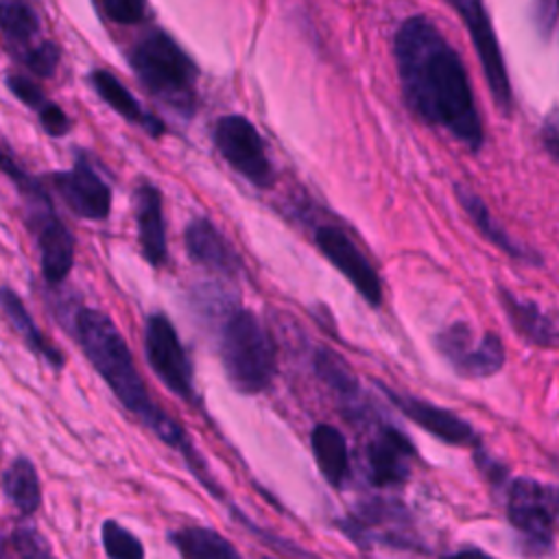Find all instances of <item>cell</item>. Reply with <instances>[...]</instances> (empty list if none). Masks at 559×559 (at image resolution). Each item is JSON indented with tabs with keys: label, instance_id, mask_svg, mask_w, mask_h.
Returning a JSON list of instances; mask_svg holds the SVG:
<instances>
[{
	"label": "cell",
	"instance_id": "1",
	"mask_svg": "<svg viewBox=\"0 0 559 559\" xmlns=\"http://www.w3.org/2000/svg\"><path fill=\"white\" fill-rule=\"evenodd\" d=\"M393 55L406 107L424 124L480 151L485 129L467 70L435 22L421 13L406 17L393 35Z\"/></svg>",
	"mask_w": 559,
	"mask_h": 559
},
{
	"label": "cell",
	"instance_id": "2",
	"mask_svg": "<svg viewBox=\"0 0 559 559\" xmlns=\"http://www.w3.org/2000/svg\"><path fill=\"white\" fill-rule=\"evenodd\" d=\"M72 334L118 402L129 413L140 417L142 424H146V419L159 406L151 402L148 391L135 369L131 349L116 323L96 308H79L72 317Z\"/></svg>",
	"mask_w": 559,
	"mask_h": 559
},
{
	"label": "cell",
	"instance_id": "3",
	"mask_svg": "<svg viewBox=\"0 0 559 559\" xmlns=\"http://www.w3.org/2000/svg\"><path fill=\"white\" fill-rule=\"evenodd\" d=\"M129 63L142 85L179 116L197 109V66L164 31H148L129 50Z\"/></svg>",
	"mask_w": 559,
	"mask_h": 559
},
{
	"label": "cell",
	"instance_id": "4",
	"mask_svg": "<svg viewBox=\"0 0 559 559\" xmlns=\"http://www.w3.org/2000/svg\"><path fill=\"white\" fill-rule=\"evenodd\" d=\"M218 352L227 380L236 391L255 395L273 382L277 369L275 343L251 310L234 306L221 319Z\"/></svg>",
	"mask_w": 559,
	"mask_h": 559
},
{
	"label": "cell",
	"instance_id": "5",
	"mask_svg": "<svg viewBox=\"0 0 559 559\" xmlns=\"http://www.w3.org/2000/svg\"><path fill=\"white\" fill-rule=\"evenodd\" d=\"M0 170L15 183L24 199L26 225L39 249L41 271L48 284H61L74 264V236L61 223L44 186L33 179L11 155L0 148Z\"/></svg>",
	"mask_w": 559,
	"mask_h": 559
},
{
	"label": "cell",
	"instance_id": "6",
	"mask_svg": "<svg viewBox=\"0 0 559 559\" xmlns=\"http://www.w3.org/2000/svg\"><path fill=\"white\" fill-rule=\"evenodd\" d=\"M507 518L518 535L520 550L544 557L552 548L559 524V485L515 478L507 489Z\"/></svg>",
	"mask_w": 559,
	"mask_h": 559
},
{
	"label": "cell",
	"instance_id": "7",
	"mask_svg": "<svg viewBox=\"0 0 559 559\" xmlns=\"http://www.w3.org/2000/svg\"><path fill=\"white\" fill-rule=\"evenodd\" d=\"M214 144L223 159L255 188H271L275 170L255 124L240 114H227L214 124Z\"/></svg>",
	"mask_w": 559,
	"mask_h": 559
},
{
	"label": "cell",
	"instance_id": "8",
	"mask_svg": "<svg viewBox=\"0 0 559 559\" xmlns=\"http://www.w3.org/2000/svg\"><path fill=\"white\" fill-rule=\"evenodd\" d=\"M435 347L450 362V367L469 380L489 378L504 365V345L498 334L485 332L480 336L463 323H450L435 336Z\"/></svg>",
	"mask_w": 559,
	"mask_h": 559
},
{
	"label": "cell",
	"instance_id": "9",
	"mask_svg": "<svg viewBox=\"0 0 559 559\" xmlns=\"http://www.w3.org/2000/svg\"><path fill=\"white\" fill-rule=\"evenodd\" d=\"M459 17L465 22V28L469 33V39L476 48V55L480 59L487 87L491 90L493 103L502 109L504 116L513 109V94L509 83L507 63L491 24V17L487 13V7L483 0H445Z\"/></svg>",
	"mask_w": 559,
	"mask_h": 559
},
{
	"label": "cell",
	"instance_id": "10",
	"mask_svg": "<svg viewBox=\"0 0 559 559\" xmlns=\"http://www.w3.org/2000/svg\"><path fill=\"white\" fill-rule=\"evenodd\" d=\"M144 352L151 369L170 393L186 402L194 400L192 365L166 314L155 312L148 317L144 325Z\"/></svg>",
	"mask_w": 559,
	"mask_h": 559
},
{
	"label": "cell",
	"instance_id": "11",
	"mask_svg": "<svg viewBox=\"0 0 559 559\" xmlns=\"http://www.w3.org/2000/svg\"><path fill=\"white\" fill-rule=\"evenodd\" d=\"M312 240L321 255L360 293L369 306L378 308L382 304V282L376 266L343 227L321 223L314 227Z\"/></svg>",
	"mask_w": 559,
	"mask_h": 559
},
{
	"label": "cell",
	"instance_id": "12",
	"mask_svg": "<svg viewBox=\"0 0 559 559\" xmlns=\"http://www.w3.org/2000/svg\"><path fill=\"white\" fill-rule=\"evenodd\" d=\"M341 531L354 539V544L367 548L369 544H389L397 548H413L411 515L400 502L373 498L356 507L341 524Z\"/></svg>",
	"mask_w": 559,
	"mask_h": 559
},
{
	"label": "cell",
	"instance_id": "13",
	"mask_svg": "<svg viewBox=\"0 0 559 559\" xmlns=\"http://www.w3.org/2000/svg\"><path fill=\"white\" fill-rule=\"evenodd\" d=\"M52 186L66 205L81 218L105 221L111 212V190L85 157H76L70 170L55 173Z\"/></svg>",
	"mask_w": 559,
	"mask_h": 559
},
{
	"label": "cell",
	"instance_id": "14",
	"mask_svg": "<svg viewBox=\"0 0 559 559\" xmlns=\"http://www.w3.org/2000/svg\"><path fill=\"white\" fill-rule=\"evenodd\" d=\"M415 448L408 437L389 424H382L367 443V469L371 485L386 489L400 487L411 476V459Z\"/></svg>",
	"mask_w": 559,
	"mask_h": 559
},
{
	"label": "cell",
	"instance_id": "15",
	"mask_svg": "<svg viewBox=\"0 0 559 559\" xmlns=\"http://www.w3.org/2000/svg\"><path fill=\"white\" fill-rule=\"evenodd\" d=\"M382 391L400 408L402 415H406L413 424L428 430L437 439H441L450 445H478L476 430L465 419H461L456 413L441 408L432 402L413 397V395H402L386 386H382Z\"/></svg>",
	"mask_w": 559,
	"mask_h": 559
},
{
	"label": "cell",
	"instance_id": "16",
	"mask_svg": "<svg viewBox=\"0 0 559 559\" xmlns=\"http://www.w3.org/2000/svg\"><path fill=\"white\" fill-rule=\"evenodd\" d=\"M188 255L199 266L218 273L223 277H238L242 271V262L238 253L231 249V245L225 240V236L207 221V218H194L186 227L183 236Z\"/></svg>",
	"mask_w": 559,
	"mask_h": 559
},
{
	"label": "cell",
	"instance_id": "17",
	"mask_svg": "<svg viewBox=\"0 0 559 559\" xmlns=\"http://www.w3.org/2000/svg\"><path fill=\"white\" fill-rule=\"evenodd\" d=\"M133 205L142 253L146 262H151L153 266H162L168 258L162 194L153 183L142 181L133 192Z\"/></svg>",
	"mask_w": 559,
	"mask_h": 559
},
{
	"label": "cell",
	"instance_id": "18",
	"mask_svg": "<svg viewBox=\"0 0 559 559\" xmlns=\"http://www.w3.org/2000/svg\"><path fill=\"white\" fill-rule=\"evenodd\" d=\"M500 304L513 330L531 345L537 347H559V325L531 299H522L520 295L498 288Z\"/></svg>",
	"mask_w": 559,
	"mask_h": 559
},
{
	"label": "cell",
	"instance_id": "19",
	"mask_svg": "<svg viewBox=\"0 0 559 559\" xmlns=\"http://www.w3.org/2000/svg\"><path fill=\"white\" fill-rule=\"evenodd\" d=\"M456 192V199L461 203V207L465 210V214L469 216V221L476 225V229L493 245L498 247L500 251H504L507 255L520 260V262H526V264H542V255L535 251V249H528L524 245H520L518 240H513V236L491 216L489 207L485 205V201L472 192L469 188L456 183L454 188Z\"/></svg>",
	"mask_w": 559,
	"mask_h": 559
},
{
	"label": "cell",
	"instance_id": "20",
	"mask_svg": "<svg viewBox=\"0 0 559 559\" xmlns=\"http://www.w3.org/2000/svg\"><path fill=\"white\" fill-rule=\"evenodd\" d=\"M0 35L17 61L44 41L39 13L31 0H0Z\"/></svg>",
	"mask_w": 559,
	"mask_h": 559
},
{
	"label": "cell",
	"instance_id": "21",
	"mask_svg": "<svg viewBox=\"0 0 559 559\" xmlns=\"http://www.w3.org/2000/svg\"><path fill=\"white\" fill-rule=\"evenodd\" d=\"M90 85L100 96V100H105L118 116H122L124 120L142 127L153 138L164 135L166 124L155 114L144 111L142 105L133 98V94L111 72L94 70L90 74Z\"/></svg>",
	"mask_w": 559,
	"mask_h": 559
},
{
	"label": "cell",
	"instance_id": "22",
	"mask_svg": "<svg viewBox=\"0 0 559 559\" xmlns=\"http://www.w3.org/2000/svg\"><path fill=\"white\" fill-rule=\"evenodd\" d=\"M310 445L323 478L332 487L343 489L352 478V463L347 441L341 430L332 424H317L310 432Z\"/></svg>",
	"mask_w": 559,
	"mask_h": 559
},
{
	"label": "cell",
	"instance_id": "23",
	"mask_svg": "<svg viewBox=\"0 0 559 559\" xmlns=\"http://www.w3.org/2000/svg\"><path fill=\"white\" fill-rule=\"evenodd\" d=\"M0 308L7 314V319L11 321L13 330L24 338V343L39 354L41 358H46L52 367H63V354L41 334V330L35 325L28 308L24 306L22 297L17 293H13L9 286L0 288Z\"/></svg>",
	"mask_w": 559,
	"mask_h": 559
},
{
	"label": "cell",
	"instance_id": "24",
	"mask_svg": "<svg viewBox=\"0 0 559 559\" xmlns=\"http://www.w3.org/2000/svg\"><path fill=\"white\" fill-rule=\"evenodd\" d=\"M2 491L9 502L22 513L33 515L41 507V483L35 465L26 456H17L2 472Z\"/></svg>",
	"mask_w": 559,
	"mask_h": 559
},
{
	"label": "cell",
	"instance_id": "25",
	"mask_svg": "<svg viewBox=\"0 0 559 559\" xmlns=\"http://www.w3.org/2000/svg\"><path fill=\"white\" fill-rule=\"evenodd\" d=\"M312 367L319 380L345 404L354 411H362L360 402V384L354 371L347 367V362L330 352L328 347H319L312 356Z\"/></svg>",
	"mask_w": 559,
	"mask_h": 559
},
{
	"label": "cell",
	"instance_id": "26",
	"mask_svg": "<svg viewBox=\"0 0 559 559\" xmlns=\"http://www.w3.org/2000/svg\"><path fill=\"white\" fill-rule=\"evenodd\" d=\"M170 542L183 559H242L227 537L205 526L177 528Z\"/></svg>",
	"mask_w": 559,
	"mask_h": 559
},
{
	"label": "cell",
	"instance_id": "27",
	"mask_svg": "<svg viewBox=\"0 0 559 559\" xmlns=\"http://www.w3.org/2000/svg\"><path fill=\"white\" fill-rule=\"evenodd\" d=\"M100 539L109 559H144L142 542L118 520H105L100 526Z\"/></svg>",
	"mask_w": 559,
	"mask_h": 559
},
{
	"label": "cell",
	"instance_id": "28",
	"mask_svg": "<svg viewBox=\"0 0 559 559\" xmlns=\"http://www.w3.org/2000/svg\"><path fill=\"white\" fill-rule=\"evenodd\" d=\"M94 4L109 22L120 26L142 24L148 15L146 0H94Z\"/></svg>",
	"mask_w": 559,
	"mask_h": 559
},
{
	"label": "cell",
	"instance_id": "29",
	"mask_svg": "<svg viewBox=\"0 0 559 559\" xmlns=\"http://www.w3.org/2000/svg\"><path fill=\"white\" fill-rule=\"evenodd\" d=\"M13 548L22 559H57L55 550L50 548L48 539L33 526L22 524L13 531Z\"/></svg>",
	"mask_w": 559,
	"mask_h": 559
},
{
	"label": "cell",
	"instance_id": "30",
	"mask_svg": "<svg viewBox=\"0 0 559 559\" xmlns=\"http://www.w3.org/2000/svg\"><path fill=\"white\" fill-rule=\"evenodd\" d=\"M59 59H61V50L55 41L50 39H44L39 46H35L31 52H26L20 63L35 76L39 79H48L57 72V66H59Z\"/></svg>",
	"mask_w": 559,
	"mask_h": 559
},
{
	"label": "cell",
	"instance_id": "31",
	"mask_svg": "<svg viewBox=\"0 0 559 559\" xmlns=\"http://www.w3.org/2000/svg\"><path fill=\"white\" fill-rule=\"evenodd\" d=\"M7 87L31 109H39L46 103L44 90L28 76L24 74H9L7 76Z\"/></svg>",
	"mask_w": 559,
	"mask_h": 559
},
{
	"label": "cell",
	"instance_id": "32",
	"mask_svg": "<svg viewBox=\"0 0 559 559\" xmlns=\"http://www.w3.org/2000/svg\"><path fill=\"white\" fill-rule=\"evenodd\" d=\"M559 24V0H533V26L548 39Z\"/></svg>",
	"mask_w": 559,
	"mask_h": 559
},
{
	"label": "cell",
	"instance_id": "33",
	"mask_svg": "<svg viewBox=\"0 0 559 559\" xmlns=\"http://www.w3.org/2000/svg\"><path fill=\"white\" fill-rule=\"evenodd\" d=\"M37 116H39V122L44 127V131L48 135H55V138H61L68 133L70 129V118L66 116V111L57 105V103H50L46 100L39 109H37Z\"/></svg>",
	"mask_w": 559,
	"mask_h": 559
},
{
	"label": "cell",
	"instance_id": "34",
	"mask_svg": "<svg viewBox=\"0 0 559 559\" xmlns=\"http://www.w3.org/2000/svg\"><path fill=\"white\" fill-rule=\"evenodd\" d=\"M542 142H544V148L548 151V155L559 162V120L557 118H548L544 122V129H542Z\"/></svg>",
	"mask_w": 559,
	"mask_h": 559
},
{
	"label": "cell",
	"instance_id": "35",
	"mask_svg": "<svg viewBox=\"0 0 559 559\" xmlns=\"http://www.w3.org/2000/svg\"><path fill=\"white\" fill-rule=\"evenodd\" d=\"M443 559H493L491 555H487L485 550L480 548H463V550H456Z\"/></svg>",
	"mask_w": 559,
	"mask_h": 559
},
{
	"label": "cell",
	"instance_id": "36",
	"mask_svg": "<svg viewBox=\"0 0 559 559\" xmlns=\"http://www.w3.org/2000/svg\"><path fill=\"white\" fill-rule=\"evenodd\" d=\"M264 559H271V557H264Z\"/></svg>",
	"mask_w": 559,
	"mask_h": 559
}]
</instances>
